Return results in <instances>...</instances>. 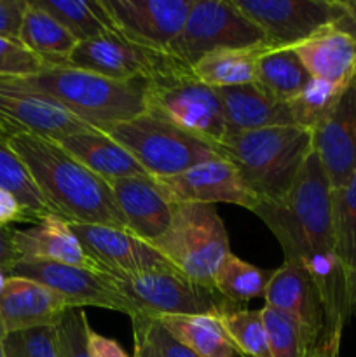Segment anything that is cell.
Segmentation results:
<instances>
[{"instance_id": "1", "label": "cell", "mask_w": 356, "mask_h": 357, "mask_svg": "<svg viewBox=\"0 0 356 357\" xmlns=\"http://www.w3.org/2000/svg\"><path fill=\"white\" fill-rule=\"evenodd\" d=\"M281 246L285 261L302 265L318 284L327 309L328 340H341L351 316L348 279L337 255L332 187L314 152L286 197L276 204H257L253 209Z\"/></svg>"}, {"instance_id": "2", "label": "cell", "mask_w": 356, "mask_h": 357, "mask_svg": "<svg viewBox=\"0 0 356 357\" xmlns=\"http://www.w3.org/2000/svg\"><path fill=\"white\" fill-rule=\"evenodd\" d=\"M2 139L23 160L54 215L68 223L128 230L110 185L87 169L58 142L27 132H16Z\"/></svg>"}, {"instance_id": "3", "label": "cell", "mask_w": 356, "mask_h": 357, "mask_svg": "<svg viewBox=\"0 0 356 357\" xmlns=\"http://www.w3.org/2000/svg\"><path fill=\"white\" fill-rule=\"evenodd\" d=\"M232 164L257 204L283 201L313 152V135L299 126L229 132L215 146Z\"/></svg>"}, {"instance_id": "4", "label": "cell", "mask_w": 356, "mask_h": 357, "mask_svg": "<svg viewBox=\"0 0 356 357\" xmlns=\"http://www.w3.org/2000/svg\"><path fill=\"white\" fill-rule=\"evenodd\" d=\"M0 80L47 98L100 131L145 112V82H115L68 65L47 63L34 75Z\"/></svg>"}, {"instance_id": "5", "label": "cell", "mask_w": 356, "mask_h": 357, "mask_svg": "<svg viewBox=\"0 0 356 357\" xmlns=\"http://www.w3.org/2000/svg\"><path fill=\"white\" fill-rule=\"evenodd\" d=\"M145 112L213 146L229 135L216 89L175 59L145 80Z\"/></svg>"}, {"instance_id": "6", "label": "cell", "mask_w": 356, "mask_h": 357, "mask_svg": "<svg viewBox=\"0 0 356 357\" xmlns=\"http://www.w3.org/2000/svg\"><path fill=\"white\" fill-rule=\"evenodd\" d=\"M152 246L178 272L208 286H213L216 271L232 253L229 234L215 206L199 202L173 204L170 229Z\"/></svg>"}, {"instance_id": "7", "label": "cell", "mask_w": 356, "mask_h": 357, "mask_svg": "<svg viewBox=\"0 0 356 357\" xmlns=\"http://www.w3.org/2000/svg\"><path fill=\"white\" fill-rule=\"evenodd\" d=\"M105 132L124 146L154 180L175 176L195 164L220 157L213 145L147 112L117 122Z\"/></svg>"}, {"instance_id": "8", "label": "cell", "mask_w": 356, "mask_h": 357, "mask_svg": "<svg viewBox=\"0 0 356 357\" xmlns=\"http://www.w3.org/2000/svg\"><path fill=\"white\" fill-rule=\"evenodd\" d=\"M110 281L136 307L138 316L220 317L239 307L220 295L213 286L192 281L177 268L110 275Z\"/></svg>"}, {"instance_id": "9", "label": "cell", "mask_w": 356, "mask_h": 357, "mask_svg": "<svg viewBox=\"0 0 356 357\" xmlns=\"http://www.w3.org/2000/svg\"><path fill=\"white\" fill-rule=\"evenodd\" d=\"M267 45L264 33L232 2L194 0L178 37L166 54L192 68L206 54L223 49H253ZM269 47V45H267Z\"/></svg>"}, {"instance_id": "10", "label": "cell", "mask_w": 356, "mask_h": 357, "mask_svg": "<svg viewBox=\"0 0 356 357\" xmlns=\"http://www.w3.org/2000/svg\"><path fill=\"white\" fill-rule=\"evenodd\" d=\"M257 24L269 49L295 47L328 26L342 14L341 0H232Z\"/></svg>"}, {"instance_id": "11", "label": "cell", "mask_w": 356, "mask_h": 357, "mask_svg": "<svg viewBox=\"0 0 356 357\" xmlns=\"http://www.w3.org/2000/svg\"><path fill=\"white\" fill-rule=\"evenodd\" d=\"M10 275L47 286L63 296L72 309L98 307L126 314L131 319L138 316L136 307L112 284L110 275L93 268L49 260H20Z\"/></svg>"}, {"instance_id": "12", "label": "cell", "mask_w": 356, "mask_h": 357, "mask_svg": "<svg viewBox=\"0 0 356 357\" xmlns=\"http://www.w3.org/2000/svg\"><path fill=\"white\" fill-rule=\"evenodd\" d=\"M194 0H101L112 28L128 40L166 54Z\"/></svg>"}, {"instance_id": "13", "label": "cell", "mask_w": 356, "mask_h": 357, "mask_svg": "<svg viewBox=\"0 0 356 357\" xmlns=\"http://www.w3.org/2000/svg\"><path fill=\"white\" fill-rule=\"evenodd\" d=\"M171 58L150 51L112 30L101 37L79 42L65 65L115 82H145L164 68Z\"/></svg>"}, {"instance_id": "14", "label": "cell", "mask_w": 356, "mask_h": 357, "mask_svg": "<svg viewBox=\"0 0 356 357\" xmlns=\"http://www.w3.org/2000/svg\"><path fill=\"white\" fill-rule=\"evenodd\" d=\"M154 180V178H152ZM156 187L171 204L199 202V204H236L253 211L257 201L246 190L239 174L222 157L205 160L175 176L156 178Z\"/></svg>"}, {"instance_id": "15", "label": "cell", "mask_w": 356, "mask_h": 357, "mask_svg": "<svg viewBox=\"0 0 356 357\" xmlns=\"http://www.w3.org/2000/svg\"><path fill=\"white\" fill-rule=\"evenodd\" d=\"M70 229L103 274L128 275L175 268L152 244L129 230L86 223H70Z\"/></svg>"}, {"instance_id": "16", "label": "cell", "mask_w": 356, "mask_h": 357, "mask_svg": "<svg viewBox=\"0 0 356 357\" xmlns=\"http://www.w3.org/2000/svg\"><path fill=\"white\" fill-rule=\"evenodd\" d=\"M86 129L94 128L47 98L0 80V138L27 132L59 142Z\"/></svg>"}, {"instance_id": "17", "label": "cell", "mask_w": 356, "mask_h": 357, "mask_svg": "<svg viewBox=\"0 0 356 357\" xmlns=\"http://www.w3.org/2000/svg\"><path fill=\"white\" fill-rule=\"evenodd\" d=\"M265 305L288 316L302 330L311 349L327 333V309L314 279L302 265L283 261L272 271L265 291Z\"/></svg>"}, {"instance_id": "18", "label": "cell", "mask_w": 356, "mask_h": 357, "mask_svg": "<svg viewBox=\"0 0 356 357\" xmlns=\"http://www.w3.org/2000/svg\"><path fill=\"white\" fill-rule=\"evenodd\" d=\"M313 152L320 159L332 190L356 173V80L353 79L334 110L313 132Z\"/></svg>"}, {"instance_id": "19", "label": "cell", "mask_w": 356, "mask_h": 357, "mask_svg": "<svg viewBox=\"0 0 356 357\" xmlns=\"http://www.w3.org/2000/svg\"><path fill=\"white\" fill-rule=\"evenodd\" d=\"M68 309L70 303L47 286L9 275L0 293V335L56 326Z\"/></svg>"}, {"instance_id": "20", "label": "cell", "mask_w": 356, "mask_h": 357, "mask_svg": "<svg viewBox=\"0 0 356 357\" xmlns=\"http://www.w3.org/2000/svg\"><path fill=\"white\" fill-rule=\"evenodd\" d=\"M126 229L140 239L154 244L171 225L173 204L164 199L152 178H124L110 183Z\"/></svg>"}, {"instance_id": "21", "label": "cell", "mask_w": 356, "mask_h": 357, "mask_svg": "<svg viewBox=\"0 0 356 357\" xmlns=\"http://www.w3.org/2000/svg\"><path fill=\"white\" fill-rule=\"evenodd\" d=\"M223 108L227 131L243 132L257 129L295 126L288 103L278 101L257 82L216 89Z\"/></svg>"}, {"instance_id": "22", "label": "cell", "mask_w": 356, "mask_h": 357, "mask_svg": "<svg viewBox=\"0 0 356 357\" xmlns=\"http://www.w3.org/2000/svg\"><path fill=\"white\" fill-rule=\"evenodd\" d=\"M14 241L21 260L59 261L101 272L72 232L70 223L58 215L45 216L31 229L16 230Z\"/></svg>"}, {"instance_id": "23", "label": "cell", "mask_w": 356, "mask_h": 357, "mask_svg": "<svg viewBox=\"0 0 356 357\" xmlns=\"http://www.w3.org/2000/svg\"><path fill=\"white\" fill-rule=\"evenodd\" d=\"M313 79L348 87L356 75V42L335 26H328L292 47Z\"/></svg>"}, {"instance_id": "24", "label": "cell", "mask_w": 356, "mask_h": 357, "mask_svg": "<svg viewBox=\"0 0 356 357\" xmlns=\"http://www.w3.org/2000/svg\"><path fill=\"white\" fill-rule=\"evenodd\" d=\"M58 143L108 185L124 178L149 176L124 146L100 129L79 131Z\"/></svg>"}, {"instance_id": "25", "label": "cell", "mask_w": 356, "mask_h": 357, "mask_svg": "<svg viewBox=\"0 0 356 357\" xmlns=\"http://www.w3.org/2000/svg\"><path fill=\"white\" fill-rule=\"evenodd\" d=\"M20 42L49 65H65L79 44L63 24L34 6L30 0L21 23Z\"/></svg>"}, {"instance_id": "26", "label": "cell", "mask_w": 356, "mask_h": 357, "mask_svg": "<svg viewBox=\"0 0 356 357\" xmlns=\"http://www.w3.org/2000/svg\"><path fill=\"white\" fill-rule=\"evenodd\" d=\"M159 321L178 342L199 357H236V347L215 316H164Z\"/></svg>"}, {"instance_id": "27", "label": "cell", "mask_w": 356, "mask_h": 357, "mask_svg": "<svg viewBox=\"0 0 356 357\" xmlns=\"http://www.w3.org/2000/svg\"><path fill=\"white\" fill-rule=\"evenodd\" d=\"M267 45L253 49H223L199 59L192 72L201 82L213 89L244 86L257 82L258 56Z\"/></svg>"}, {"instance_id": "28", "label": "cell", "mask_w": 356, "mask_h": 357, "mask_svg": "<svg viewBox=\"0 0 356 357\" xmlns=\"http://www.w3.org/2000/svg\"><path fill=\"white\" fill-rule=\"evenodd\" d=\"M313 77L292 47L265 49L257 61V84L278 101L293 100Z\"/></svg>"}, {"instance_id": "29", "label": "cell", "mask_w": 356, "mask_h": 357, "mask_svg": "<svg viewBox=\"0 0 356 357\" xmlns=\"http://www.w3.org/2000/svg\"><path fill=\"white\" fill-rule=\"evenodd\" d=\"M66 28L79 42L91 40L112 31L110 20L101 7V0H30Z\"/></svg>"}, {"instance_id": "30", "label": "cell", "mask_w": 356, "mask_h": 357, "mask_svg": "<svg viewBox=\"0 0 356 357\" xmlns=\"http://www.w3.org/2000/svg\"><path fill=\"white\" fill-rule=\"evenodd\" d=\"M271 278L272 271L255 267L234 253H229L216 271L213 286L229 302L241 307L250 300L265 296Z\"/></svg>"}, {"instance_id": "31", "label": "cell", "mask_w": 356, "mask_h": 357, "mask_svg": "<svg viewBox=\"0 0 356 357\" xmlns=\"http://www.w3.org/2000/svg\"><path fill=\"white\" fill-rule=\"evenodd\" d=\"M0 190L13 195L35 223L54 215L42 197L23 160L0 138Z\"/></svg>"}, {"instance_id": "32", "label": "cell", "mask_w": 356, "mask_h": 357, "mask_svg": "<svg viewBox=\"0 0 356 357\" xmlns=\"http://www.w3.org/2000/svg\"><path fill=\"white\" fill-rule=\"evenodd\" d=\"M332 211L337 255L344 268L351 296L356 274V173L344 187L332 190Z\"/></svg>"}, {"instance_id": "33", "label": "cell", "mask_w": 356, "mask_h": 357, "mask_svg": "<svg viewBox=\"0 0 356 357\" xmlns=\"http://www.w3.org/2000/svg\"><path fill=\"white\" fill-rule=\"evenodd\" d=\"M237 354L243 357H272L262 310L243 307L229 310L218 317Z\"/></svg>"}, {"instance_id": "34", "label": "cell", "mask_w": 356, "mask_h": 357, "mask_svg": "<svg viewBox=\"0 0 356 357\" xmlns=\"http://www.w3.org/2000/svg\"><path fill=\"white\" fill-rule=\"evenodd\" d=\"M344 89L346 87L311 79V82L293 100L286 101L293 124L313 132L327 119V115L334 110Z\"/></svg>"}, {"instance_id": "35", "label": "cell", "mask_w": 356, "mask_h": 357, "mask_svg": "<svg viewBox=\"0 0 356 357\" xmlns=\"http://www.w3.org/2000/svg\"><path fill=\"white\" fill-rule=\"evenodd\" d=\"M272 357H307L311 345L306 335L288 316L272 307H262Z\"/></svg>"}, {"instance_id": "36", "label": "cell", "mask_w": 356, "mask_h": 357, "mask_svg": "<svg viewBox=\"0 0 356 357\" xmlns=\"http://www.w3.org/2000/svg\"><path fill=\"white\" fill-rule=\"evenodd\" d=\"M6 357H61L56 326L30 328L3 337Z\"/></svg>"}, {"instance_id": "37", "label": "cell", "mask_w": 356, "mask_h": 357, "mask_svg": "<svg viewBox=\"0 0 356 357\" xmlns=\"http://www.w3.org/2000/svg\"><path fill=\"white\" fill-rule=\"evenodd\" d=\"M61 357H91V326L84 309H68L56 324Z\"/></svg>"}, {"instance_id": "38", "label": "cell", "mask_w": 356, "mask_h": 357, "mask_svg": "<svg viewBox=\"0 0 356 357\" xmlns=\"http://www.w3.org/2000/svg\"><path fill=\"white\" fill-rule=\"evenodd\" d=\"M47 66V63L24 47L20 40L0 37V79H20L34 75Z\"/></svg>"}, {"instance_id": "39", "label": "cell", "mask_w": 356, "mask_h": 357, "mask_svg": "<svg viewBox=\"0 0 356 357\" xmlns=\"http://www.w3.org/2000/svg\"><path fill=\"white\" fill-rule=\"evenodd\" d=\"M131 321L133 324H136V326L143 331L147 340L154 345V349H156L157 354L161 357H199L195 356L187 345L178 342L177 338H175L159 321L154 319V317L136 316L133 317Z\"/></svg>"}, {"instance_id": "40", "label": "cell", "mask_w": 356, "mask_h": 357, "mask_svg": "<svg viewBox=\"0 0 356 357\" xmlns=\"http://www.w3.org/2000/svg\"><path fill=\"white\" fill-rule=\"evenodd\" d=\"M28 0H0V37L20 40Z\"/></svg>"}, {"instance_id": "41", "label": "cell", "mask_w": 356, "mask_h": 357, "mask_svg": "<svg viewBox=\"0 0 356 357\" xmlns=\"http://www.w3.org/2000/svg\"><path fill=\"white\" fill-rule=\"evenodd\" d=\"M14 232L16 229L13 227H0V272L6 275H10L13 268L21 260L14 241Z\"/></svg>"}, {"instance_id": "42", "label": "cell", "mask_w": 356, "mask_h": 357, "mask_svg": "<svg viewBox=\"0 0 356 357\" xmlns=\"http://www.w3.org/2000/svg\"><path fill=\"white\" fill-rule=\"evenodd\" d=\"M16 222H34V220L13 195L0 190V227H10V223Z\"/></svg>"}, {"instance_id": "43", "label": "cell", "mask_w": 356, "mask_h": 357, "mask_svg": "<svg viewBox=\"0 0 356 357\" xmlns=\"http://www.w3.org/2000/svg\"><path fill=\"white\" fill-rule=\"evenodd\" d=\"M89 352L91 357H129L117 342L93 330L89 333Z\"/></svg>"}, {"instance_id": "44", "label": "cell", "mask_w": 356, "mask_h": 357, "mask_svg": "<svg viewBox=\"0 0 356 357\" xmlns=\"http://www.w3.org/2000/svg\"><path fill=\"white\" fill-rule=\"evenodd\" d=\"M341 3L342 14L334 26L348 33L356 42V0H341Z\"/></svg>"}, {"instance_id": "45", "label": "cell", "mask_w": 356, "mask_h": 357, "mask_svg": "<svg viewBox=\"0 0 356 357\" xmlns=\"http://www.w3.org/2000/svg\"><path fill=\"white\" fill-rule=\"evenodd\" d=\"M133 342H135V356L133 357H161L136 324H133Z\"/></svg>"}, {"instance_id": "46", "label": "cell", "mask_w": 356, "mask_h": 357, "mask_svg": "<svg viewBox=\"0 0 356 357\" xmlns=\"http://www.w3.org/2000/svg\"><path fill=\"white\" fill-rule=\"evenodd\" d=\"M341 340H321L309 351L307 357H339Z\"/></svg>"}, {"instance_id": "47", "label": "cell", "mask_w": 356, "mask_h": 357, "mask_svg": "<svg viewBox=\"0 0 356 357\" xmlns=\"http://www.w3.org/2000/svg\"><path fill=\"white\" fill-rule=\"evenodd\" d=\"M351 316H356V274H355V281H353V291H351Z\"/></svg>"}, {"instance_id": "48", "label": "cell", "mask_w": 356, "mask_h": 357, "mask_svg": "<svg viewBox=\"0 0 356 357\" xmlns=\"http://www.w3.org/2000/svg\"><path fill=\"white\" fill-rule=\"evenodd\" d=\"M7 278H9V275H6V274H3V272H0V293H2L3 286H6Z\"/></svg>"}, {"instance_id": "49", "label": "cell", "mask_w": 356, "mask_h": 357, "mask_svg": "<svg viewBox=\"0 0 356 357\" xmlns=\"http://www.w3.org/2000/svg\"><path fill=\"white\" fill-rule=\"evenodd\" d=\"M0 357H6V351H3V337L0 335Z\"/></svg>"}, {"instance_id": "50", "label": "cell", "mask_w": 356, "mask_h": 357, "mask_svg": "<svg viewBox=\"0 0 356 357\" xmlns=\"http://www.w3.org/2000/svg\"><path fill=\"white\" fill-rule=\"evenodd\" d=\"M355 80H356V75H355Z\"/></svg>"}]
</instances>
